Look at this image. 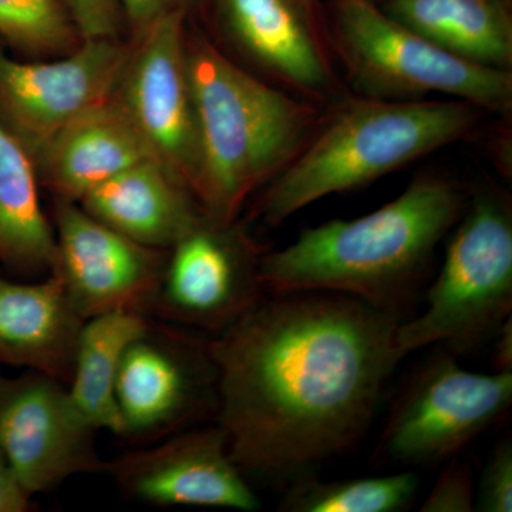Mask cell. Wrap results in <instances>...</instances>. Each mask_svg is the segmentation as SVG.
Wrapping results in <instances>:
<instances>
[{
	"label": "cell",
	"instance_id": "cell-20",
	"mask_svg": "<svg viewBox=\"0 0 512 512\" xmlns=\"http://www.w3.org/2000/svg\"><path fill=\"white\" fill-rule=\"evenodd\" d=\"M35 160L0 120V262L22 272H52L55 228L39 194Z\"/></svg>",
	"mask_w": 512,
	"mask_h": 512
},
{
	"label": "cell",
	"instance_id": "cell-21",
	"mask_svg": "<svg viewBox=\"0 0 512 512\" xmlns=\"http://www.w3.org/2000/svg\"><path fill=\"white\" fill-rule=\"evenodd\" d=\"M150 329L146 315L117 311L84 320L77 340L69 394L96 430L123 436L117 376L128 346Z\"/></svg>",
	"mask_w": 512,
	"mask_h": 512
},
{
	"label": "cell",
	"instance_id": "cell-4",
	"mask_svg": "<svg viewBox=\"0 0 512 512\" xmlns=\"http://www.w3.org/2000/svg\"><path fill=\"white\" fill-rule=\"evenodd\" d=\"M480 109L461 100L363 99L311 134L269 183L256 217L279 225L332 194L355 190L468 136Z\"/></svg>",
	"mask_w": 512,
	"mask_h": 512
},
{
	"label": "cell",
	"instance_id": "cell-16",
	"mask_svg": "<svg viewBox=\"0 0 512 512\" xmlns=\"http://www.w3.org/2000/svg\"><path fill=\"white\" fill-rule=\"evenodd\" d=\"M147 160H156L116 100L77 117L35 157L37 174L56 200L79 202L84 195Z\"/></svg>",
	"mask_w": 512,
	"mask_h": 512
},
{
	"label": "cell",
	"instance_id": "cell-11",
	"mask_svg": "<svg viewBox=\"0 0 512 512\" xmlns=\"http://www.w3.org/2000/svg\"><path fill=\"white\" fill-rule=\"evenodd\" d=\"M55 272L84 320L103 313L153 311L165 261L160 249L138 244L83 210L56 201Z\"/></svg>",
	"mask_w": 512,
	"mask_h": 512
},
{
	"label": "cell",
	"instance_id": "cell-12",
	"mask_svg": "<svg viewBox=\"0 0 512 512\" xmlns=\"http://www.w3.org/2000/svg\"><path fill=\"white\" fill-rule=\"evenodd\" d=\"M153 311L221 332L262 295L258 249L234 222L204 215L170 248Z\"/></svg>",
	"mask_w": 512,
	"mask_h": 512
},
{
	"label": "cell",
	"instance_id": "cell-10",
	"mask_svg": "<svg viewBox=\"0 0 512 512\" xmlns=\"http://www.w3.org/2000/svg\"><path fill=\"white\" fill-rule=\"evenodd\" d=\"M94 431L55 377L30 372L0 382V448L30 497L106 471Z\"/></svg>",
	"mask_w": 512,
	"mask_h": 512
},
{
	"label": "cell",
	"instance_id": "cell-17",
	"mask_svg": "<svg viewBox=\"0 0 512 512\" xmlns=\"http://www.w3.org/2000/svg\"><path fill=\"white\" fill-rule=\"evenodd\" d=\"M83 323L55 272L37 284L0 276V363L69 384Z\"/></svg>",
	"mask_w": 512,
	"mask_h": 512
},
{
	"label": "cell",
	"instance_id": "cell-26",
	"mask_svg": "<svg viewBox=\"0 0 512 512\" xmlns=\"http://www.w3.org/2000/svg\"><path fill=\"white\" fill-rule=\"evenodd\" d=\"M82 40L117 39L123 20L119 0H62Z\"/></svg>",
	"mask_w": 512,
	"mask_h": 512
},
{
	"label": "cell",
	"instance_id": "cell-14",
	"mask_svg": "<svg viewBox=\"0 0 512 512\" xmlns=\"http://www.w3.org/2000/svg\"><path fill=\"white\" fill-rule=\"evenodd\" d=\"M123 436H141L214 413L215 367L207 345L151 333L128 346L117 376Z\"/></svg>",
	"mask_w": 512,
	"mask_h": 512
},
{
	"label": "cell",
	"instance_id": "cell-25",
	"mask_svg": "<svg viewBox=\"0 0 512 512\" xmlns=\"http://www.w3.org/2000/svg\"><path fill=\"white\" fill-rule=\"evenodd\" d=\"M476 510L512 511V443L503 440L494 448L481 473Z\"/></svg>",
	"mask_w": 512,
	"mask_h": 512
},
{
	"label": "cell",
	"instance_id": "cell-24",
	"mask_svg": "<svg viewBox=\"0 0 512 512\" xmlns=\"http://www.w3.org/2000/svg\"><path fill=\"white\" fill-rule=\"evenodd\" d=\"M473 471L457 457L437 478L433 490L421 504L423 512H471L476 510Z\"/></svg>",
	"mask_w": 512,
	"mask_h": 512
},
{
	"label": "cell",
	"instance_id": "cell-8",
	"mask_svg": "<svg viewBox=\"0 0 512 512\" xmlns=\"http://www.w3.org/2000/svg\"><path fill=\"white\" fill-rule=\"evenodd\" d=\"M184 15V9L173 10L136 35L113 99L156 161L197 198L202 158Z\"/></svg>",
	"mask_w": 512,
	"mask_h": 512
},
{
	"label": "cell",
	"instance_id": "cell-2",
	"mask_svg": "<svg viewBox=\"0 0 512 512\" xmlns=\"http://www.w3.org/2000/svg\"><path fill=\"white\" fill-rule=\"evenodd\" d=\"M463 205L446 178H417L379 210L303 229L288 247L261 255L259 282L269 293H345L403 316Z\"/></svg>",
	"mask_w": 512,
	"mask_h": 512
},
{
	"label": "cell",
	"instance_id": "cell-27",
	"mask_svg": "<svg viewBox=\"0 0 512 512\" xmlns=\"http://www.w3.org/2000/svg\"><path fill=\"white\" fill-rule=\"evenodd\" d=\"M119 2L124 18L138 35L161 16L173 10L184 9L185 0H119Z\"/></svg>",
	"mask_w": 512,
	"mask_h": 512
},
{
	"label": "cell",
	"instance_id": "cell-7",
	"mask_svg": "<svg viewBox=\"0 0 512 512\" xmlns=\"http://www.w3.org/2000/svg\"><path fill=\"white\" fill-rule=\"evenodd\" d=\"M511 403L512 372H470L446 350L410 377L373 460L377 466H427L458 457Z\"/></svg>",
	"mask_w": 512,
	"mask_h": 512
},
{
	"label": "cell",
	"instance_id": "cell-9",
	"mask_svg": "<svg viewBox=\"0 0 512 512\" xmlns=\"http://www.w3.org/2000/svg\"><path fill=\"white\" fill-rule=\"evenodd\" d=\"M128 47L86 39L49 62H19L0 50V120L33 160L67 124L111 99Z\"/></svg>",
	"mask_w": 512,
	"mask_h": 512
},
{
	"label": "cell",
	"instance_id": "cell-6",
	"mask_svg": "<svg viewBox=\"0 0 512 512\" xmlns=\"http://www.w3.org/2000/svg\"><path fill=\"white\" fill-rule=\"evenodd\" d=\"M335 42L365 97L426 100L441 94L480 110L512 106L511 70L461 59L400 25L372 0H338Z\"/></svg>",
	"mask_w": 512,
	"mask_h": 512
},
{
	"label": "cell",
	"instance_id": "cell-13",
	"mask_svg": "<svg viewBox=\"0 0 512 512\" xmlns=\"http://www.w3.org/2000/svg\"><path fill=\"white\" fill-rule=\"evenodd\" d=\"M106 471L131 497L161 507L259 508L218 424L126 454Z\"/></svg>",
	"mask_w": 512,
	"mask_h": 512
},
{
	"label": "cell",
	"instance_id": "cell-19",
	"mask_svg": "<svg viewBox=\"0 0 512 512\" xmlns=\"http://www.w3.org/2000/svg\"><path fill=\"white\" fill-rule=\"evenodd\" d=\"M379 8L461 59L510 70L512 20L501 0H383Z\"/></svg>",
	"mask_w": 512,
	"mask_h": 512
},
{
	"label": "cell",
	"instance_id": "cell-3",
	"mask_svg": "<svg viewBox=\"0 0 512 512\" xmlns=\"http://www.w3.org/2000/svg\"><path fill=\"white\" fill-rule=\"evenodd\" d=\"M187 62L202 158L197 200L207 217L229 224L291 163L318 110L245 72L204 36L187 33Z\"/></svg>",
	"mask_w": 512,
	"mask_h": 512
},
{
	"label": "cell",
	"instance_id": "cell-22",
	"mask_svg": "<svg viewBox=\"0 0 512 512\" xmlns=\"http://www.w3.org/2000/svg\"><path fill=\"white\" fill-rule=\"evenodd\" d=\"M419 490L413 473L322 481L311 471L292 480L279 510L288 512H396L412 504Z\"/></svg>",
	"mask_w": 512,
	"mask_h": 512
},
{
	"label": "cell",
	"instance_id": "cell-29",
	"mask_svg": "<svg viewBox=\"0 0 512 512\" xmlns=\"http://www.w3.org/2000/svg\"><path fill=\"white\" fill-rule=\"evenodd\" d=\"M493 363L495 372H512V315L494 333Z\"/></svg>",
	"mask_w": 512,
	"mask_h": 512
},
{
	"label": "cell",
	"instance_id": "cell-1",
	"mask_svg": "<svg viewBox=\"0 0 512 512\" xmlns=\"http://www.w3.org/2000/svg\"><path fill=\"white\" fill-rule=\"evenodd\" d=\"M402 320L345 293H272L218 332L215 416L242 473L293 480L355 448L403 359Z\"/></svg>",
	"mask_w": 512,
	"mask_h": 512
},
{
	"label": "cell",
	"instance_id": "cell-5",
	"mask_svg": "<svg viewBox=\"0 0 512 512\" xmlns=\"http://www.w3.org/2000/svg\"><path fill=\"white\" fill-rule=\"evenodd\" d=\"M426 301L423 313L397 328L403 357L437 343L463 355L493 338L510 318L512 214L505 198L488 191L476 195L448 242Z\"/></svg>",
	"mask_w": 512,
	"mask_h": 512
},
{
	"label": "cell",
	"instance_id": "cell-15",
	"mask_svg": "<svg viewBox=\"0 0 512 512\" xmlns=\"http://www.w3.org/2000/svg\"><path fill=\"white\" fill-rule=\"evenodd\" d=\"M212 2L229 39L252 62L312 99L328 94V57L299 0Z\"/></svg>",
	"mask_w": 512,
	"mask_h": 512
},
{
	"label": "cell",
	"instance_id": "cell-28",
	"mask_svg": "<svg viewBox=\"0 0 512 512\" xmlns=\"http://www.w3.org/2000/svg\"><path fill=\"white\" fill-rule=\"evenodd\" d=\"M30 498L0 448V512L28 511Z\"/></svg>",
	"mask_w": 512,
	"mask_h": 512
},
{
	"label": "cell",
	"instance_id": "cell-18",
	"mask_svg": "<svg viewBox=\"0 0 512 512\" xmlns=\"http://www.w3.org/2000/svg\"><path fill=\"white\" fill-rule=\"evenodd\" d=\"M79 204L120 234L156 249L173 247L205 215L194 194L156 160L128 168Z\"/></svg>",
	"mask_w": 512,
	"mask_h": 512
},
{
	"label": "cell",
	"instance_id": "cell-23",
	"mask_svg": "<svg viewBox=\"0 0 512 512\" xmlns=\"http://www.w3.org/2000/svg\"><path fill=\"white\" fill-rule=\"evenodd\" d=\"M0 36L36 55L72 52L80 37L62 0H0Z\"/></svg>",
	"mask_w": 512,
	"mask_h": 512
},
{
	"label": "cell",
	"instance_id": "cell-30",
	"mask_svg": "<svg viewBox=\"0 0 512 512\" xmlns=\"http://www.w3.org/2000/svg\"><path fill=\"white\" fill-rule=\"evenodd\" d=\"M0 382H2V376H0Z\"/></svg>",
	"mask_w": 512,
	"mask_h": 512
}]
</instances>
